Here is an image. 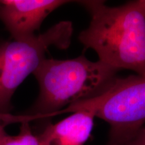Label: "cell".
I'll return each mask as SVG.
<instances>
[{
    "label": "cell",
    "instance_id": "6",
    "mask_svg": "<svg viewBox=\"0 0 145 145\" xmlns=\"http://www.w3.org/2000/svg\"><path fill=\"white\" fill-rule=\"evenodd\" d=\"M95 116L88 111L71 113L55 124L44 125L37 136L40 145H84L94 126Z\"/></svg>",
    "mask_w": 145,
    "mask_h": 145
},
{
    "label": "cell",
    "instance_id": "8",
    "mask_svg": "<svg viewBox=\"0 0 145 145\" xmlns=\"http://www.w3.org/2000/svg\"><path fill=\"white\" fill-rule=\"evenodd\" d=\"M124 145H145V124Z\"/></svg>",
    "mask_w": 145,
    "mask_h": 145
},
{
    "label": "cell",
    "instance_id": "1",
    "mask_svg": "<svg viewBox=\"0 0 145 145\" xmlns=\"http://www.w3.org/2000/svg\"><path fill=\"white\" fill-rule=\"evenodd\" d=\"M91 16L79 40L99 61L118 72L127 69L145 76V0L110 7L97 0L77 1Z\"/></svg>",
    "mask_w": 145,
    "mask_h": 145
},
{
    "label": "cell",
    "instance_id": "2",
    "mask_svg": "<svg viewBox=\"0 0 145 145\" xmlns=\"http://www.w3.org/2000/svg\"><path fill=\"white\" fill-rule=\"evenodd\" d=\"M117 72L84 55L68 60L45 58L33 72L39 86L37 99L25 115L12 116L11 122L37 120L44 126L71 105L102 93L118 77Z\"/></svg>",
    "mask_w": 145,
    "mask_h": 145
},
{
    "label": "cell",
    "instance_id": "5",
    "mask_svg": "<svg viewBox=\"0 0 145 145\" xmlns=\"http://www.w3.org/2000/svg\"><path fill=\"white\" fill-rule=\"evenodd\" d=\"M65 0H0V20L15 40L35 36L45 18Z\"/></svg>",
    "mask_w": 145,
    "mask_h": 145
},
{
    "label": "cell",
    "instance_id": "4",
    "mask_svg": "<svg viewBox=\"0 0 145 145\" xmlns=\"http://www.w3.org/2000/svg\"><path fill=\"white\" fill-rule=\"evenodd\" d=\"M72 31L71 22L62 21L43 34L0 44V116L9 114L14 92L39 67L49 47L66 49L70 46Z\"/></svg>",
    "mask_w": 145,
    "mask_h": 145
},
{
    "label": "cell",
    "instance_id": "9",
    "mask_svg": "<svg viewBox=\"0 0 145 145\" xmlns=\"http://www.w3.org/2000/svg\"><path fill=\"white\" fill-rule=\"evenodd\" d=\"M7 135H8V134L5 132L4 129H3V126L1 124V122H0V141H1V139L3 138Z\"/></svg>",
    "mask_w": 145,
    "mask_h": 145
},
{
    "label": "cell",
    "instance_id": "7",
    "mask_svg": "<svg viewBox=\"0 0 145 145\" xmlns=\"http://www.w3.org/2000/svg\"><path fill=\"white\" fill-rule=\"evenodd\" d=\"M0 145H40L36 134L28 122H22L20 132L16 136L7 135L0 141Z\"/></svg>",
    "mask_w": 145,
    "mask_h": 145
},
{
    "label": "cell",
    "instance_id": "3",
    "mask_svg": "<svg viewBox=\"0 0 145 145\" xmlns=\"http://www.w3.org/2000/svg\"><path fill=\"white\" fill-rule=\"evenodd\" d=\"M91 112L110 125L106 145H124L145 124V76L117 77L100 95L76 103L59 114Z\"/></svg>",
    "mask_w": 145,
    "mask_h": 145
}]
</instances>
